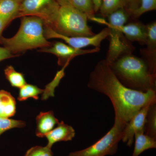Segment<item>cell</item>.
I'll return each instance as SVG.
<instances>
[{
  "mask_svg": "<svg viewBox=\"0 0 156 156\" xmlns=\"http://www.w3.org/2000/svg\"><path fill=\"white\" fill-rule=\"evenodd\" d=\"M19 89L17 100L20 101H24L30 98L37 100L39 95L44 92V89H40L35 85L27 83Z\"/></svg>",
  "mask_w": 156,
  "mask_h": 156,
  "instance_id": "44dd1931",
  "label": "cell"
},
{
  "mask_svg": "<svg viewBox=\"0 0 156 156\" xmlns=\"http://www.w3.org/2000/svg\"><path fill=\"white\" fill-rule=\"evenodd\" d=\"M60 7L56 0H23L20 5L17 18L35 16L41 19L44 25L51 27L57 18Z\"/></svg>",
  "mask_w": 156,
  "mask_h": 156,
  "instance_id": "52a82bcc",
  "label": "cell"
},
{
  "mask_svg": "<svg viewBox=\"0 0 156 156\" xmlns=\"http://www.w3.org/2000/svg\"><path fill=\"white\" fill-rule=\"evenodd\" d=\"M4 73L6 79L12 87L20 89L27 83L23 75L16 71L12 66H7L4 70Z\"/></svg>",
  "mask_w": 156,
  "mask_h": 156,
  "instance_id": "ffe728a7",
  "label": "cell"
},
{
  "mask_svg": "<svg viewBox=\"0 0 156 156\" xmlns=\"http://www.w3.org/2000/svg\"><path fill=\"white\" fill-rule=\"evenodd\" d=\"M122 30L126 38L130 42H137L141 45H145L147 39L146 25L141 21L129 23L122 27Z\"/></svg>",
  "mask_w": 156,
  "mask_h": 156,
  "instance_id": "4fadbf2b",
  "label": "cell"
},
{
  "mask_svg": "<svg viewBox=\"0 0 156 156\" xmlns=\"http://www.w3.org/2000/svg\"><path fill=\"white\" fill-rule=\"evenodd\" d=\"M124 126L114 122L106 134L92 145L81 150L70 153L67 156H106L116 153L122 140Z\"/></svg>",
  "mask_w": 156,
  "mask_h": 156,
  "instance_id": "8992f818",
  "label": "cell"
},
{
  "mask_svg": "<svg viewBox=\"0 0 156 156\" xmlns=\"http://www.w3.org/2000/svg\"><path fill=\"white\" fill-rule=\"evenodd\" d=\"M68 65V64H66L63 66L62 69L57 73L54 80L46 86L42 94V100H47L50 97H54L55 89L58 86L62 78L64 76L65 69L67 67Z\"/></svg>",
  "mask_w": 156,
  "mask_h": 156,
  "instance_id": "603a6c76",
  "label": "cell"
},
{
  "mask_svg": "<svg viewBox=\"0 0 156 156\" xmlns=\"http://www.w3.org/2000/svg\"><path fill=\"white\" fill-rule=\"evenodd\" d=\"M110 66L119 80L128 88L144 92L156 90V75L151 72L144 59L126 54Z\"/></svg>",
  "mask_w": 156,
  "mask_h": 156,
  "instance_id": "7a4b0ae2",
  "label": "cell"
},
{
  "mask_svg": "<svg viewBox=\"0 0 156 156\" xmlns=\"http://www.w3.org/2000/svg\"><path fill=\"white\" fill-rule=\"evenodd\" d=\"M16 1H17V2H18L20 3L21 2H22L23 1V0H16Z\"/></svg>",
  "mask_w": 156,
  "mask_h": 156,
  "instance_id": "1f68e13d",
  "label": "cell"
},
{
  "mask_svg": "<svg viewBox=\"0 0 156 156\" xmlns=\"http://www.w3.org/2000/svg\"><path fill=\"white\" fill-rule=\"evenodd\" d=\"M44 28V21L41 18L24 16L16 34L9 38L2 37L1 44L14 55L27 50L48 48L52 44L45 37Z\"/></svg>",
  "mask_w": 156,
  "mask_h": 156,
  "instance_id": "3957f363",
  "label": "cell"
},
{
  "mask_svg": "<svg viewBox=\"0 0 156 156\" xmlns=\"http://www.w3.org/2000/svg\"><path fill=\"white\" fill-rule=\"evenodd\" d=\"M24 156H53L51 148L46 146H35L27 151Z\"/></svg>",
  "mask_w": 156,
  "mask_h": 156,
  "instance_id": "484cf974",
  "label": "cell"
},
{
  "mask_svg": "<svg viewBox=\"0 0 156 156\" xmlns=\"http://www.w3.org/2000/svg\"><path fill=\"white\" fill-rule=\"evenodd\" d=\"M144 133L156 139V102L151 105L146 118Z\"/></svg>",
  "mask_w": 156,
  "mask_h": 156,
  "instance_id": "d6986e66",
  "label": "cell"
},
{
  "mask_svg": "<svg viewBox=\"0 0 156 156\" xmlns=\"http://www.w3.org/2000/svg\"><path fill=\"white\" fill-rule=\"evenodd\" d=\"M88 87L109 98L114 109V122L124 127L140 109L156 102V90L141 92L124 86L105 59L98 62L90 73Z\"/></svg>",
  "mask_w": 156,
  "mask_h": 156,
  "instance_id": "6da1fadb",
  "label": "cell"
},
{
  "mask_svg": "<svg viewBox=\"0 0 156 156\" xmlns=\"http://www.w3.org/2000/svg\"><path fill=\"white\" fill-rule=\"evenodd\" d=\"M127 5L126 9L130 14L133 11L139 8L140 4V0H126Z\"/></svg>",
  "mask_w": 156,
  "mask_h": 156,
  "instance_id": "4316f807",
  "label": "cell"
},
{
  "mask_svg": "<svg viewBox=\"0 0 156 156\" xmlns=\"http://www.w3.org/2000/svg\"><path fill=\"white\" fill-rule=\"evenodd\" d=\"M44 33L46 39H61L68 45L73 48L82 49L88 46H94L95 48H100L101 42L108 38L109 30L108 27L105 28L99 33L90 37H71L62 35L55 31L49 26L44 25Z\"/></svg>",
  "mask_w": 156,
  "mask_h": 156,
  "instance_id": "ba28073f",
  "label": "cell"
},
{
  "mask_svg": "<svg viewBox=\"0 0 156 156\" xmlns=\"http://www.w3.org/2000/svg\"><path fill=\"white\" fill-rule=\"evenodd\" d=\"M152 103L147 105L140 109L125 126L123 130L122 140L126 144L127 146L129 147L132 146L135 133L139 131L144 132L146 118L149 108Z\"/></svg>",
  "mask_w": 156,
  "mask_h": 156,
  "instance_id": "30bf717a",
  "label": "cell"
},
{
  "mask_svg": "<svg viewBox=\"0 0 156 156\" xmlns=\"http://www.w3.org/2000/svg\"><path fill=\"white\" fill-rule=\"evenodd\" d=\"M108 22H104L98 19V22L105 23L109 30L108 50L105 58L109 65L121 56L132 54L135 47L126 38L122 30V27L131 18V14L126 8L119 9L107 17Z\"/></svg>",
  "mask_w": 156,
  "mask_h": 156,
  "instance_id": "277c9868",
  "label": "cell"
},
{
  "mask_svg": "<svg viewBox=\"0 0 156 156\" xmlns=\"http://www.w3.org/2000/svg\"><path fill=\"white\" fill-rule=\"evenodd\" d=\"M94 6V11L95 13H97L99 11L101 5L102 0H92Z\"/></svg>",
  "mask_w": 156,
  "mask_h": 156,
  "instance_id": "f1b7e54d",
  "label": "cell"
},
{
  "mask_svg": "<svg viewBox=\"0 0 156 156\" xmlns=\"http://www.w3.org/2000/svg\"><path fill=\"white\" fill-rule=\"evenodd\" d=\"M39 51L55 55L58 58V65L63 66L65 65L69 64L71 60L76 56L97 53L100 51V48H95L90 50L78 49L62 42H56L50 47L42 48Z\"/></svg>",
  "mask_w": 156,
  "mask_h": 156,
  "instance_id": "9c48e42d",
  "label": "cell"
},
{
  "mask_svg": "<svg viewBox=\"0 0 156 156\" xmlns=\"http://www.w3.org/2000/svg\"><path fill=\"white\" fill-rule=\"evenodd\" d=\"M69 2L70 5L86 14L88 19L93 20L95 18L92 0H69Z\"/></svg>",
  "mask_w": 156,
  "mask_h": 156,
  "instance_id": "7402d4cb",
  "label": "cell"
},
{
  "mask_svg": "<svg viewBox=\"0 0 156 156\" xmlns=\"http://www.w3.org/2000/svg\"><path fill=\"white\" fill-rule=\"evenodd\" d=\"M16 56V55L12 54L7 48L0 47V62Z\"/></svg>",
  "mask_w": 156,
  "mask_h": 156,
  "instance_id": "83f0119b",
  "label": "cell"
},
{
  "mask_svg": "<svg viewBox=\"0 0 156 156\" xmlns=\"http://www.w3.org/2000/svg\"><path fill=\"white\" fill-rule=\"evenodd\" d=\"M60 6L70 5L69 0H56Z\"/></svg>",
  "mask_w": 156,
  "mask_h": 156,
  "instance_id": "4dcf8cb0",
  "label": "cell"
},
{
  "mask_svg": "<svg viewBox=\"0 0 156 156\" xmlns=\"http://www.w3.org/2000/svg\"><path fill=\"white\" fill-rule=\"evenodd\" d=\"M135 144L132 156H139L144 151L156 148V139L139 131L134 134Z\"/></svg>",
  "mask_w": 156,
  "mask_h": 156,
  "instance_id": "e0dca14e",
  "label": "cell"
},
{
  "mask_svg": "<svg viewBox=\"0 0 156 156\" xmlns=\"http://www.w3.org/2000/svg\"><path fill=\"white\" fill-rule=\"evenodd\" d=\"M58 122L52 111L41 112L36 119V135L41 138L45 137Z\"/></svg>",
  "mask_w": 156,
  "mask_h": 156,
  "instance_id": "5bb4252c",
  "label": "cell"
},
{
  "mask_svg": "<svg viewBox=\"0 0 156 156\" xmlns=\"http://www.w3.org/2000/svg\"><path fill=\"white\" fill-rule=\"evenodd\" d=\"M25 126L26 123L24 121L0 117V136L9 130L14 128H24Z\"/></svg>",
  "mask_w": 156,
  "mask_h": 156,
  "instance_id": "d4e9b609",
  "label": "cell"
},
{
  "mask_svg": "<svg viewBox=\"0 0 156 156\" xmlns=\"http://www.w3.org/2000/svg\"><path fill=\"white\" fill-rule=\"evenodd\" d=\"M6 27V25L2 20L0 19V44H1V38L2 37V34L4 30Z\"/></svg>",
  "mask_w": 156,
  "mask_h": 156,
  "instance_id": "f546056e",
  "label": "cell"
},
{
  "mask_svg": "<svg viewBox=\"0 0 156 156\" xmlns=\"http://www.w3.org/2000/svg\"><path fill=\"white\" fill-rule=\"evenodd\" d=\"M75 131L71 126L61 121L58 122L56 128H53L45 136L48 140L47 146L52 148L56 143L71 141L75 137Z\"/></svg>",
  "mask_w": 156,
  "mask_h": 156,
  "instance_id": "7c38bea8",
  "label": "cell"
},
{
  "mask_svg": "<svg viewBox=\"0 0 156 156\" xmlns=\"http://www.w3.org/2000/svg\"><path fill=\"white\" fill-rule=\"evenodd\" d=\"M147 39L145 45L147 47L140 50L144 57L151 72L156 75V22L153 21L147 24Z\"/></svg>",
  "mask_w": 156,
  "mask_h": 156,
  "instance_id": "8fae6325",
  "label": "cell"
},
{
  "mask_svg": "<svg viewBox=\"0 0 156 156\" xmlns=\"http://www.w3.org/2000/svg\"><path fill=\"white\" fill-rule=\"evenodd\" d=\"M20 5L16 0H0V19L6 26L17 18Z\"/></svg>",
  "mask_w": 156,
  "mask_h": 156,
  "instance_id": "2e32d148",
  "label": "cell"
},
{
  "mask_svg": "<svg viewBox=\"0 0 156 156\" xmlns=\"http://www.w3.org/2000/svg\"><path fill=\"white\" fill-rule=\"evenodd\" d=\"M16 112V101L11 93L0 90V117L10 119Z\"/></svg>",
  "mask_w": 156,
  "mask_h": 156,
  "instance_id": "9a60e30c",
  "label": "cell"
},
{
  "mask_svg": "<svg viewBox=\"0 0 156 156\" xmlns=\"http://www.w3.org/2000/svg\"><path fill=\"white\" fill-rule=\"evenodd\" d=\"M126 0H102L99 11L104 17H107L110 14L119 9L126 8Z\"/></svg>",
  "mask_w": 156,
  "mask_h": 156,
  "instance_id": "ac0fdd59",
  "label": "cell"
},
{
  "mask_svg": "<svg viewBox=\"0 0 156 156\" xmlns=\"http://www.w3.org/2000/svg\"><path fill=\"white\" fill-rule=\"evenodd\" d=\"M156 10V0H140V5L131 13V18L136 19L146 12Z\"/></svg>",
  "mask_w": 156,
  "mask_h": 156,
  "instance_id": "cb8c5ba5",
  "label": "cell"
},
{
  "mask_svg": "<svg viewBox=\"0 0 156 156\" xmlns=\"http://www.w3.org/2000/svg\"><path fill=\"white\" fill-rule=\"evenodd\" d=\"M88 19L86 14L70 5L60 6L57 18L50 27L66 36L92 37L95 34L88 25Z\"/></svg>",
  "mask_w": 156,
  "mask_h": 156,
  "instance_id": "5b68a950",
  "label": "cell"
}]
</instances>
